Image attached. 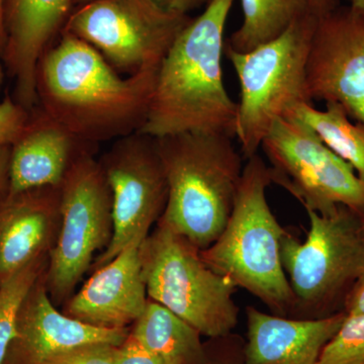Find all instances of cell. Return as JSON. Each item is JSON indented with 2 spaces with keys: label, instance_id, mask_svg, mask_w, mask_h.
Listing matches in <instances>:
<instances>
[{
  "label": "cell",
  "instance_id": "19",
  "mask_svg": "<svg viewBox=\"0 0 364 364\" xmlns=\"http://www.w3.org/2000/svg\"><path fill=\"white\" fill-rule=\"evenodd\" d=\"M131 334L144 347L171 364H205L200 333L164 306L149 299Z\"/></svg>",
  "mask_w": 364,
  "mask_h": 364
},
{
  "label": "cell",
  "instance_id": "13",
  "mask_svg": "<svg viewBox=\"0 0 364 364\" xmlns=\"http://www.w3.org/2000/svg\"><path fill=\"white\" fill-rule=\"evenodd\" d=\"M76 0H4L2 65L14 81V100L32 111L38 105L40 60L65 28Z\"/></svg>",
  "mask_w": 364,
  "mask_h": 364
},
{
  "label": "cell",
  "instance_id": "5",
  "mask_svg": "<svg viewBox=\"0 0 364 364\" xmlns=\"http://www.w3.org/2000/svg\"><path fill=\"white\" fill-rule=\"evenodd\" d=\"M310 230L305 241L287 231L280 256L294 304L291 315L321 318L343 312L345 299L364 273L361 217L339 205L329 215L306 210Z\"/></svg>",
  "mask_w": 364,
  "mask_h": 364
},
{
  "label": "cell",
  "instance_id": "2",
  "mask_svg": "<svg viewBox=\"0 0 364 364\" xmlns=\"http://www.w3.org/2000/svg\"><path fill=\"white\" fill-rule=\"evenodd\" d=\"M234 0H210L184 26L158 68L140 133L153 138L183 133L235 139L237 102L223 78L225 30Z\"/></svg>",
  "mask_w": 364,
  "mask_h": 364
},
{
  "label": "cell",
  "instance_id": "22",
  "mask_svg": "<svg viewBox=\"0 0 364 364\" xmlns=\"http://www.w3.org/2000/svg\"><path fill=\"white\" fill-rule=\"evenodd\" d=\"M45 262V257H41L0 280V364L6 361L21 310L44 272Z\"/></svg>",
  "mask_w": 364,
  "mask_h": 364
},
{
  "label": "cell",
  "instance_id": "16",
  "mask_svg": "<svg viewBox=\"0 0 364 364\" xmlns=\"http://www.w3.org/2000/svg\"><path fill=\"white\" fill-rule=\"evenodd\" d=\"M128 336L127 328L97 327L59 312L45 280L39 279L23 306L9 350L14 349L21 364H43L53 356L85 345L119 346Z\"/></svg>",
  "mask_w": 364,
  "mask_h": 364
},
{
  "label": "cell",
  "instance_id": "4",
  "mask_svg": "<svg viewBox=\"0 0 364 364\" xmlns=\"http://www.w3.org/2000/svg\"><path fill=\"white\" fill-rule=\"evenodd\" d=\"M272 183L262 158H248L226 227L200 255L237 289L259 299L274 315L287 317L293 313L294 298L280 256L287 230L268 203L267 191Z\"/></svg>",
  "mask_w": 364,
  "mask_h": 364
},
{
  "label": "cell",
  "instance_id": "18",
  "mask_svg": "<svg viewBox=\"0 0 364 364\" xmlns=\"http://www.w3.org/2000/svg\"><path fill=\"white\" fill-rule=\"evenodd\" d=\"M60 226V188L6 196L0 205V280L51 250Z\"/></svg>",
  "mask_w": 364,
  "mask_h": 364
},
{
  "label": "cell",
  "instance_id": "31",
  "mask_svg": "<svg viewBox=\"0 0 364 364\" xmlns=\"http://www.w3.org/2000/svg\"><path fill=\"white\" fill-rule=\"evenodd\" d=\"M313 11L316 16H321L330 13L339 6L338 0H312Z\"/></svg>",
  "mask_w": 364,
  "mask_h": 364
},
{
  "label": "cell",
  "instance_id": "27",
  "mask_svg": "<svg viewBox=\"0 0 364 364\" xmlns=\"http://www.w3.org/2000/svg\"><path fill=\"white\" fill-rule=\"evenodd\" d=\"M155 6L165 13L177 16H189V14L207 6L210 0H151Z\"/></svg>",
  "mask_w": 364,
  "mask_h": 364
},
{
  "label": "cell",
  "instance_id": "34",
  "mask_svg": "<svg viewBox=\"0 0 364 364\" xmlns=\"http://www.w3.org/2000/svg\"><path fill=\"white\" fill-rule=\"evenodd\" d=\"M92 1V0H76L75 4L77 6H82V4H87V2Z\"/></svg>",
  "mask_w": 364,
  "mask_h": 364
},
{
  "label": "cell",
  "instance_id": "15",
  "mask_svg": "<svg viewBox=\"0 0 364 364\" xmlns=\"http://www.w3.org/2000/svg\"><path fill=\"white\" fill-rule=\"evenodd\" d=\"M97 146L80 140L36 105L11 145L7 196L42 188H60L74 161Z\"/></svg>",
  "mask_w": 364,
  "mask_h": 364
},
{
  "label": "cell",
  "instance_id": "14",
  "mask_svg": "<svg viewBox=\"0 0 364 364\" xmlns=\"http://www.w3.org/2000/svg\"><path fill=\"white\" fill-rule=\"evenodd\" d=\"M136 237L116 257L97 268L77 294L69 299L66 314L100 328H127L141 317L147 306L141 245Z\"/></svg>",
  "mask_w": 364,
  "mask_h": 364
},
{
  "label": "cell",
  "instance_id": "24",
  "mask_svg": "<svg viewBox=\"0 0 364 364\" xmlns=\"http://www.w3.org/2000/svg\"><path fill=\"white\" fill-rule=\"evenodd\" d=\"M114 345L90 344L53 356L43 364H114Z\"/></svg>",
  "mask_w": 364,
  "mask_h": 364
},
{
  "label": "cell",
  "instance_id": "23",
  "mask_svg": "<svg viewBox=\"0 0 364 364\" xmlns=\"http://www.w3.org/2000/svg\"><path fill=\"white\" fill-rule=\"evenodd\" d=\"M317 364H364V314L347 316Z\"/></svg>",
  "mask_w": 364,
  "mask_h": 364
},
{
  "label": "cell",
  "instance_id": "25",
  "mask_svg": "<svg viewBox=\"0 0 364 364\" xmlns=\"http://www.w3.org/2000/svg\"><path fill=\"white\" fill-rule=\"evenodd\" d=\"M30 111L7 97L0 102V147H11L23 131Z\"/></svg>",
  "mask_w": 364,
  "mask_h": 364
},
{
  "label": "cell",
  "instance_id": "12",
  "mask_svg": "<svg viewBox=\"0 0 364 364\" xmlns=\"http://www.w3.org/2000/svg\"><path fill=\"white\" fill-rule=\"evenodd\" d=\"M311 100L343 107L364 124V14L337 6L318 16L306 64Z\"/></svg>",
  "mask_w": 364,
  "mask_h": 364
},
{
  "label": "cell",
  "instance_id": "28",
  "mask_svg": "<svg viewBox=\"0 0 364 364\" xmlns=\"http://www.w3.org/2000/svg\"><path fill=\"white\" fill-rule=\"evenodd\" d=\"M343 312L347 316L363 315L364 314V273L359 277L350 293L345 299Z\"/></svg>",
  "mask_w": 364,
  "mask_h": 364
},
{
  "label": "cell",
  "instance_id": "10",
  "mask_svg": "<svg viewBox=\"0 0 364 364\" xmlns=\"http://www.w3.org/2000/svg\"><path fill=\"white\" fill-rule=\"evenodd\" d=\"M191 20L165 13L151 0H92L71 14L63 32L85 41L129 76L160 66Z\"/></svg>",
  "mask_w": 364,
  "mask_h": 364
},
{
  "label": "cell",
  "instance_id": "6",
  "mask_svg": "<svg viewBox=\"0 0 364 364\" xmlns=\"http://www.w3.org/2000/svg\"><path fill=\"white\" fill-rule=\"evenodd\" d=\"M318 16L309 14L277 37L248 52L227 48L238 77L235 139L246 159L258 154L272 124L299 105L312 102L306 85V64Z\"/></svg>",
  "mask_w": 364,
  "mask_h": 364
},
{
  "label": "cell",
  "instance_id": "35",
  "mask_svg": "<svg viewBox=\"0 0 364 364\" xmlns=\"http://www.w3.org/2000/svg\"><path fill=\"white\" fill-rule=\"evenodd\" d=\"M361 231H363L364 236V217L361 218Z\"/></svg>",
  "mask_w": 364,
  "mask_h": 364
},
{
  "label": "cell",
  "instance_id": "33",
  "mask_svg": "<svg viewBox=\"0 0 364 364\" xmlns=\"http://www.w3.org/2000/svg\"><path fill=\"white\" fill-rule=\"evenodd\" d=\"M350 7L356 13L364 14V0H351Z\"/></svg>",
  "mask_w": 364,
  "mask_h": 364
},
{
  "label": "cell",
  "instance_id": "9",
  "mask_svg": "<svg viewBox=\"0 0 364 364\" xmlns=\"http://www.w3.org/2000/svg\"><path fill=\"white\" fill-rule=\"evenodd\" d=\"M260 149L272 181L306 210L329 215L344 205L364 217V181L303 122L291 116L277 119Z\"/></svg>",
  "mask_w": 364,
  "mask_h": 364
},
{
  "label": "cell",
  "instance_id": "3",
  "mask_svg": "<svg viewBox=\"0 0 364 364\" xmlns=\"http://www.w3.org/2000/svg\"><path fill=\"white\" fill-rule=\"evenodd\" d=\"M233 140L210 133L156 138L168 186L158 222L200 250L219 238L233 210L245 165Z\"/></svg>",
  "mask_w": 364,
  "mask_h": 364
},
{
  "label": "cell",
  "instance_id": "29",
  "mask_svg": "<svg viewBox=\"0 0 364 364\" xmlns=\"http://www.w3.org/2000/svg\"><path fill=\"white\" fill-rule=\"evenodd\" d=\"M225 352H223L219 358H215V360L210 361L207 358L205 364H245L244 363L243 348L239 349L237 347H226Z\"/></svg>",
  "mask_w": 364,
  "mask_h": 364
},
{
  "label": "cell",
  "instance_id": "21",
  "mask_svg": "<svg viewBox=\"0 0 364 364\" xmlns=\"http://www.w3.org/2000/svg\"><path fill=\"white\" fill-rule=\"evenodd\" d=\"M289 116L312 129L364 181V124L350 121L343 107L336 104H326L325 109H318L312 102H306L299 105Z\"/></svg>",
  "mask_w": 364,
  "mask_h": 364
},
{
  "label": "cell",
  "instance_id": "26",
  "mask_svg": "<svg viewBox=\"0 0 364 364\" xmlns=\"http://www.w3.org/2000/svg\"><path fill=\"white\" fill-rule=\"evenodd\" d=\"M114 364H171L148 350L129 333L124 343L116 347Z\"/></svg>",
  "mask_w": 364,
  "mask_h": 364
},
{
  "label": "cell",
  "instance_id": "20",
  "mask_svg": "<svg viewBox=\"0 0 364 364\" xmlns=\"http://www.w3.org/2000/svg\"><path fill=\"white\" fill-rule=\"evenodd\" d=\"M241 26L230 37L227 48L248 52L277 39L296 21L315 14L312 0H240ZM316 16V14H315Z\"/></svg>",
  "mask_w": 364,
  "mask_h": 364
},
{
  "label": "cell",
  "instance_id": "17",
  "mask_svg": "<svg viewBox=\"0 0 364 364\" xmlns=\"http://www.w3.org/2000/svg\"><path fill=\"white\" fill-rule=\"evenodd\" d=\"M245 364H317L321 352L343 324L346 314L321 318L270 315L246 309Z\"/></svg>",
  "mask_w": 364,
  "mask_h": 364
},
{
  "label": "cell",
  "instance_id": "11",
  "mask_svg": "<svg viewBox=\"0 0 364 364\" xmlns=\"http://www.w3.org/2000/svg\"><path fill=\"white\" fill-rule=\"evenodd\" d=\"M112 193V237L95 260L102 267L136 237L146 238L166 207L168 186L156 138L136 133L114 141L100 160Z\"/></svg>",
  "mask_w": 364,
  "mask_h": 364
},
{
  "label": "cell",
  "instance_id": "7",
  "mask_svg": "<svg viewBox=\"0 0 364 364\" xmlns=\"http://www.w3.org/2000/svg\"><path fill=\"white\" fill-rule=\"evenodd\" d=\"M148 298L212 339L231 335L237 327V287L208 267L200 249L158 222L141 245Z\"/></svg>",
  "mask_w": 364,
  "mask_h": 364
},
{
  "label": "cell",
  "instance_id": "1",
  "mask_svg": "<svg viewBox=\"0 0 364 364\" xmlns=\"http://www.w3.org/2000/svg\"><path fill=\"white\" fill-rule=\"evenodd\" d=\"M159 66L122 77L95 48L62 32L37 69L38 105L86 143L142 130Z\"/></svg>",
  "mask_w": 364,
  "mask_h": 364
},
{
  "label": "cell",
  "instance_id": "32",
  "mask_svg": "<svg viewBox=\"0 0 364 364\" xmlns=\"http://www.w3.org/2000/svg\"><path fill=\"white\" fill-rule=\"evenodd\" d=\"M4 0H0V85L4 79V65H2V50H4Z\"/></svg>",
  "mask_w": 364,
  "mask_h": 364
},
{
  "label": "cell",
  "instance_id": "36",
  "mask_svg": "<svg viewBox=\"0 0 364 364\" xmlns=\"http://www.w3.org/2000/svg\"><path fill=\"white\" fill-rule=\"evenodd\" d=\"M346 1H349V2H351V0H346Z\"/></svg>",
  "mask_w": 364,
  "mask_h": 364
},
{
  "label": "cell",
  "instance_id": "30",
  "mask_svg": "<svg viewBox=\"0 0 364 364\" xmlns=\"http://www.w3.org/2000/svg\"><path fill=\"white\" fill-rule=\"evenodd\" d=\"M9 147H0V193L9 179Z\"/></svg>",
  "mask_w": 364,
  "mask_h": 364
},
{
  "label": "cell",
  "instance_id": "8",
  "mask_svg": "<svg viewBox=\"0 0 364 364\" xmlns=\"http://www.w3.org/2000/svg\"><path fill=\"white\" fill-rule=\"evenodd\" d=\"M95 151L71 165L60 186V226L49 251L45 284L53 301L72 296L97 251L112 237V193Z\"/></svg>",
  "mask_w": 364,
  "mask_h": 364
}]
</instances>
